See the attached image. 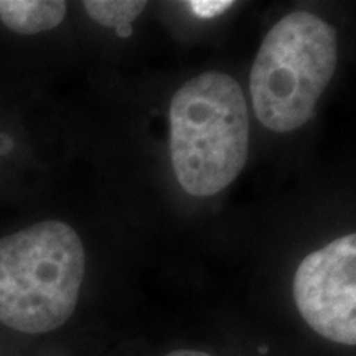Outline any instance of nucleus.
<instances>
[{
  "mask_svg": "<svg viewBox=\"0 0 356 356\" xmlns=\"http://www.w3.org/2000/svg\"><path fill=\"white\" fill-rule=\"evenodd\" d=\"M84 269L81 239L61 221L0 239V323L30 335L60 328L76 309Z\"/></svg>",
  "mask_w": 356,
  "mask_h": 356,
  "instance_id": "obj_1",
  "label": "nucleus"
},
{
  "mask_svg": "<svg viewBox=\"0 0 356 356\" xmlns=\"http://www.w3.org/2000/svg\"><path fill=\"white\" fill-rule=\"evenodd\" d=\"M249 119L243 89L226 73L190 79L170 104V150L178 184L193 197H211L243 172Z\"/></svg>",
  "mask_w": 356,
  "mask_h": 356,
  "instance_id": "obj_2",
  "label": "nucleus"
},
{
  "mask_svg": "<svg viewBox=\"0 0 356 356\" xmlns=\"http://www.w3.org/2000/svg\"><path fill=\"white\" fill-rule=\"evenodd\" d=\"M337 58V32L327 22L304 10L280 19L262 42L249 81L262 126L291 132L309 122Z\"/></svg>",
  "mask_w": 356,
  "mask_h": 356,
  "instance_id": "obj_3",
  "label": "nucleus"
},
{
  "mask_svg": "<svg viewBox=\"0 0 356 356\" xmlns=\"http://www.w3.org/2000/svg\"><path fill=\"white\" fill-rule=\"evenodd\" d=\"M297 310L314 332L335 343H356V234L312 252L293 277Z\"/></svg>",
  "mask_w": 356,
  "mask_h": 356,
  "instance_id": "obj_4",
  "label": "nucleus"
},
{
  "mask_svg": "<svg viewBox=\"0 0 356 356\" xmlns=\"http://www.w3.org/2000/svg\"><path fill=\"white\" fill-rule=\"evenodd\" d=\"M66 8L61 0H0V20L12 32L35 35L60 25Z\"/></svg>",
  "mask_w": 356,
  "mask_h": 356,
  "instance_id": "obj_5",
  "label": "nucleus"
},
{
  "mask_svg": "<svg viewBox=\"0 0 356 356\" xmlns=\"http://www.w3.org/2000/svg\"><path fill=\"white\" fill-rule=\"evenodd\" d=\"M147 3L137 0H88L84 10L92 20L109 29L131 26L132 22L144 12Z\"/></svg>",
  "mask_w": 356,
  "mask_h": 356,
  "instance_id": "obj_6",
  "label": "nucleus"
},
{
  "mask_svg": "<svg viewBox=\"0 0 356 356\" xmlns=\"http://www.w3.org/2000/svg\"><path fill=\"white\" fill-rule=\"evenodd\" d=\"M191 12L198 15L200 19H213V17L220 15L221 12L228 10L233 6V2H190L188 3Z\"/></svg>",
  "mask_w": 356,
  "mask_h": 356,
  "instance_id": "obj_7",
  "label": "nucleus"
},
{
  "mask_svg": "<svg viewBox=\"0 0 356 356\" xmlns=\"http://www.w3.org/2000/svg\"><path fill=\"white\" fill-rule=\"evenodd\" d=\"M165 356H211V355L204 353V351H200V350H175V351H170V353Z\"/></svg>",
  "mask_w": 356,
  "mask_h": 356,
  "instance_id": "obj_8",
  "label": "nucleus"
},
{
  "mask_svg": "<svg viewBox=\"0 0 356 356\" xmlns=\"http://www.w3.org/2000/svg\"><path fill=\"white\" fill-rule=\"evenodd\" d=\"M115 32H118L119 37H122V38H126V37H131V33H132V26H124V29H119V30H115Z\"/></svg>",
  "mask_w": 356,
  "mask_h": 356,
  "instance_id": "obj_9",
  "label": "nucleus"
}]
</instances>
